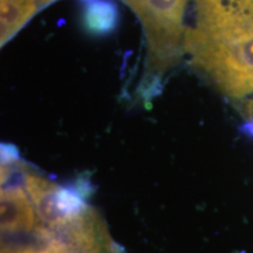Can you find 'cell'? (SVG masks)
Segmentation results:
<instances>
[{"label": "cell", "instance_id": "1", "mask_svg": "<svg viewBox=\"0 0 253 253\" xmlns=\"http://www.w3.org/2000/svg\"><path fill=\"white\" fill-rule=\"evenodd\" d=\"M184 53L209 84L233 101L253 96V0H192Z\"/></svg>", "mask_w": 253, "mask_h": 253}, {"label": "cell", "instance_id": "2", "mask_svg": "<svg viewBox=\"0 0 253 253\" xmlns=\"http://www.w3.org/2000/svg\"><path fill=\"white\" fill-rule=\"evenodd\" d=\"M143 26L150 74L163 75L184 52L189 0H123Z\"/></svg>", "mask_w": 253, "mask_h": 253}, {"label": "cell", "instance_id": "3", "mask_svg": "<svg viewBox=\"0 0 253 253\" xmlns=\"http://www.w3.org/2000/svg\"><path fill=\"white\" fill-rule=\"evenodd\" d=\"M21 170L25 189L42 225L37 235L41 239L47 240L66 229L89 208L71 190L61 188L32 170L25 169L23 163Z\"/></svg>", "mask_w": 253, "mask_h": 253}, {"label": "cell", "instance_id": "4", "mask_svg": "<svg viewBox=\"0 0 253 253\" xmlns=\"http://www.w3.org/2000/svg\"><path fill=\"white\" fill-rule=\"evenodd\" d=\"M40 218L27 191L18 185L1 189V232L2 235L31 233L38 235Z\"/></svg>", "mask_w": 253, "mask_h": 253}, {"label": "cell", "instance_id": "5", "mask_svg": "<svg viewBox=\"0 0 253 253\" xmlns=\"http://www.w3.org/2000/svg\"><path fill=\"white\" fill-rule=\"evenodd\" d=\"M38 0H1V45L14 37L36 13Z\"/></svg>", "mask_w": 253, "mask_h": 253}, {"label": "cell", "instance_id": "6", "mask_svg": "<svg viewBox=\"0 0 253 253\" xmlns=\"http://www.w3.org/2000/svg\"><path fill=\"white\" fill-rule=\"evenodd\" d=\"M118 11L109 0H88L84 11V23L88 30L95 33H106L116 24Z\"/></svg>", "mask_w": 253, "mask_h": 253}, {"label": "cell", "instance_id": "7", "mask_svg": "<svg viewBox=\"0 0 253 253\" xmlns=\"http://www.w3.org/2000/svg\"><path fill=\"white\" fill-rule=\"evenodd\" d=\"M240 114L245 121V129L253 137V96L242 101L240 104Z\"/></svg>", "mask_w": 253, "mask_h": 253}, {"label": "cell", "instance_id": "8", "mask_svg": "<svg viewBox=\"0 0 253 253\" xmlns=\"http://www.w3.org/2000/svg\"><path fill=\"white\" fill-rule=\"evenodd\" d=\"M39 1V5H47V4H50V2L55 1V0H38Z\"/></svg>", "mask_w": 253, "mask_h": 253}]
</instances>
